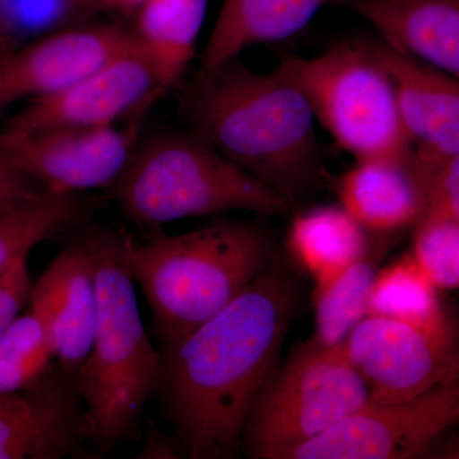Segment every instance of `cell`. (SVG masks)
<instances>
[{
	"instance_id": "obj_1",
	"label": "cell",
	"mask_w": 459,
	"mask_h": 459,
	"mask_svg": "<svg viewBox=\"0 0 459 459\" xmlns=\"http://www.w3.org/2000/svg\"><path fill=\"white\" fill-rule=\"evenodd\" d=\"M285 264L272 259L249 286L161 352L156 392L180 457L237 458L253 404L279 367L298 304Z\"/></svg>"
},
{
	"instance_id": "obj_2",
	"label": "cell",
	"mask_w": 459,
	"mask_h": 459,
	"mask_svg": "<svg viewBox=\"0 0 459 459\" xmlns=\"http://www.w3.org/2000/svg\"><path fill=\"white\" fill-rule=\"evenodd\" d=\"M179 108L189 131L292 208L327 177L309 102L276 68L259 74L240 56L199 65L180 83Z\"/></svg>"
},
{
	"instance_id": "obj_3",
	"label": "cell",
	"mask_w": 459,
	"mask_h": 459,
	"mask_svg": "<svg viewBox=\"0 0 459 459\" xmlns=\"http://www.w3.org/2000/svg\"><path fill=\"white\" fill-rule=\"evenodd\" d=\"M120 255L165 347L221 312L276 255L262 222L230 220L179 235L157 230L146 243L120 231Z\"/></svg>"
},
{
	"instance_id": "obj_4",
	"label": "cell",
	"mask_w": 459,
	"mask_h": 459,
	"mask_svg": "<svg viewBox=\"0 0 459 459\" xmlns=\"http://www.w3.org/2000/svg\"><path fill=\"white\" fill-rule=\"evenodd\" d=\"M95 261L98 316L89 358L77 376L90 443L98 453L140 437L144 407L156 392L161 353L151 343L134 281L120 255V231H84Z\"/></svg>"
},
{
	"instance_id": "obj_5",
	"label": "cell",
	"mask_w": 459,
	"mask_h": 459,
	"mask_svg": "<svg viewBox=\"0 0 459 459\" xmlns=\"http://www.w3.org/2000/svg\"><path fill=\"white\" fill-rule=\"evenodd\" d=\"M126 219L159 230L190 217L247 211L282 216L292 205L189 131H164L138 141L126 170L108 189Z\"/></svg>"
},
{
	"instance_id": "obj_6",
	"label": "cell",
	"mask_w": 459,
	"mask_h": 459,
	"mask_svg": "<svg viewBox=\"0 0 459 459\" xmlns=\"http://www.w3.org/2000/svg\"><path fill=\"white\" fill-rule=\"evenodd\" d=\"M274 68L301 91L316 122L353 159L412 152L394 81L369 40L338 42L316 56L283 54Z\"/></svg>"
},
{
	"instance_id": "obj_7",
	"label": "cell",
	"mask_w": 459,
	"mask_h": 459,
	"mask_svg": "<svg viewBox=\"0 0 459 459\" xmlns=\"http://www.w3.org/2000/svg\"><path fill=\"white\" fill-rule=\"evenodd\" d=\"M370 401L369 389L340 346L310 338L279 364L258 394L243 435V453L283 459L336 427Z\"/></svg>"
},
{
	"instance_id": "obj_8",
	"label": "cell",
	"mask_w": 459,
	"mask_h": 459,
	"mask_svg": "<svg viewBox=\"0 0 459 459\" xmlns=\"http://www.w3.org/2000/svg\"><path fill=\"white\" fill-rule=\"evenodd\" d=\"M344 350L369 389L371 402L412 400L459 377V318L437 328L367 316Z\"/></svg>"
},
{
	"instance_id": "obj_9",
	"label": "cell",
	"mask_w": 459,
	"mask_h": 459,
	"mask_svg": "<svg viewBox=\"0 0 459 459\" xmlns=\"http://www.w3.org/2000/svg\"><path fill=\"white\" fill-rule=\"evenodd\" d=\"M459 424V377L403 402L367 404L283 459H403Z\"/></svg>"
},
{
	"instance_id": "obj_10",
	"label": "cell",
	"mask_w": 459,
	"mask_h": 459,
	"mask_svg": "<svg viewBox=\"0 0 459 459\" xmlns=\"http://www.w3.org/2000/svg\"><path fill=\"white\" fill-rule=\"evenodd\" d=\"M166 91L155 65L137 44L66 89L32 100L2 128L20 134L107 128L146 115Z\"/></svg>"
},
{
	"instance_id": "obj_11",
	"label": "cell",
	"mask_w": 459,
	"mask_h": 459,
	"mask_svg": "<svg viewBox=\"0 0 459 459\" xmlns=\"http://www.w3.org/2000/svg\"><path fill=\"white\" fill-rule=\"evenodd\" d=\"M144 115L128 126L12 133L0 128V153L51 192L110 189L126 170Z\"/></svg>"
},
{
	"instance_id": "obj_12",
	"label": "cell",
	"mask_w": 459,
	"mask_h": 459,
	"mask_svg": "<svg viewBox=\"0 0 459 459\" xmlns=\"http://www.w3.org/2000/svg\"><path fill=\"white\" fill-rule=\"evenodd\" d=\"M137 45L132 27H66L0 56V110L48 98Z\"/></svg>"
},
{
	"instance_id": "obj_13",
	"label": "cell",
	"mask_w": 459,
	"mask_h": 459,
	"mask_svg": "<svg viewBox=\"0 0 459 459\" xmlns=\"http://www.w3.org/2000/svg\"><path fill=\"white\" fill-rule=\"evenodd\" d=\"M86 443L77 379L59 365L27 388L0 395V459H62Z\"/></svg>"
},
{
	"instance_id": "obj_14",
	"label": "cell",
	"mask_w": 459,
	"mask_h": 459,
	"mask_svg": "<svg viewBox=\"0 0 459 459\" xmlns=\"http://www.w3.org/2000/svg\"><path fill=\"white\" fill-rule=\"evenodd\" d=\"M27 307L49 329L60 369L77 379L92 347L98 316L95 261L84 232L32 283Z\"/></svg>"
},
{
	"instance_id": "obj_15",
	"label": "cell",
	"mask_w": 459,
	"mask_h": 459,
	"mask_svg": "<svg viewBox=\"0 0 459 459\" xmlns=\"http://www.w3.org/2000/svg\"><path fill=\"white\" fill-rule=\"evenodd\" d=\"M369 44L394 81L413 152L429 160L459 155V80L380 39Z\"/></svg>"
},
{
	"instance_id": "obj_16",
	"label": "cell",
	"mask_w": 459,
	"mask_h": 459,
	"mask_svg": "<svg viewBox=\"0 0 459 459\" xmlns=\"http://www.w3.org/2000/svg\"><path fill=\"white\" fill-rule=\"evenodd\" d=\"M334 189L340 204L370 234H398L415 226L427 208L412 152L355 160Z\"/></svg>"
},
{
	"instance_id": "obj_17",
	"label": "cell",
	"mask_w": 459,
	"mask_h": 459,
	"mask_svg": "<svg viewBox=\"0 0 459 459\" xmlns=\"http://www.w3.org/2000/svg\"><path fill=\"white\" fill-rule=\"evenodd\" d=\"M380 40L459 80V0H353Z\"/></svg>"
},
{
	"instance_id": "obj_18",
	"label": "cell",
	"mask_w": 459,
	"mask_h": 459,
	"mask_svg": "<svg viewBox=\"0 0 459 459\" xmlns=\"http://www.w3.org/2000/svg\"><path fill=\"white\" fill-rule=\"evenodd\" d=\"M353 0H223L201 56L212 66L240 56L255 45L291 38L323 8L351 5Z\"/></svg>"
},
{
	"instance_id": "obj_19",
	"label": "cell",
	"mask_w": 459,
	"mask_h": 459,
	"mask_svg": "<svg viewBox=\"0 0 459 459\" xmlns=\"http://www.w3.org/2000/svg\"><path fill=\"white\" fill-rule=\"evenodd\" d=\"M369 235L342 205H316L296 214L287 234V247L316 286L323 285L368 252Z\"/></svg>"
},
{
	"instance_id": "obj_20",
	"label": "cell",
	"mask_w": 459,
	"mask_h": 459,
	"mask_svg": "<svg viewBox=\"0 0 459 459\" xmlns=\"http://www.w3.org/2000/svg\"><path fill=\"white\" fill-rule=\"evenodd\" d=\"M210 0H147L135 12V40L166 90L181 83L195 56Z\"/></svg>"
},
{
	"instance_id": "obj_21",
	"label": "cell",
	"mask_w": 459,
	"mask_h": 459,
	"mask_svg": "<svg viewBox=\"0 0 459 459\" xmlns=\"http://www.w3.org/2000/svg\"><path fill=\"white\" fill-rule=\"evenodd\" d=\"M392 237L377 234L359 261L334 279L314 287V340L325 346H340L368 316L377 264L391 249Z\"/></svg>"
},
{
	"instance_id": "obj_22",
	"label": "cell",
	"mask_w": 459,
	"mask_h": 459,
	"mask_svg": "<svg viewBox=\"0 0 459 459\" xmlns=\"http://www.w3.org/2000/svg\"><path fill=\"white\" fill-rule=\"evenodd\" d=\"M90 212L80 195L49 192L31 204L0 216V274L29 258L42 241L77 228Z\"/></svg>"
},
{
	"instance_id": "obj_23",
	"label": "cell",
	"mask_w": 459,
	"mask_h": 459,
	"mask_svg": "<svg viewBox=\"0 0 459 459\" xmlns=\"http://www.w3.org/2000/svg\"><path fill=\"white\" fill-rule=\"evenodd\" d=\"M437 291L412 255L402 256L377 271L371 286L368 316L421 327H442L451 316L443 309Z\"/></svg>"
},
{
	"instance_id": "obj_24",
	"label": "cell",
	"mask_w": 459,
	"mask_h": 459,
	"mask_svg": "<svg viewBox=\"0 0 459 459\" xmlns=\"http://www.w3.org/2000/svg\"><path fill=\"white\" fill-rule=\"evenodd\" d=\"M56 364L49 329L40 314L27 307L0 337V395L27 388Z\"/></svg>"
},
{
	"instance_id": "obj_25",
	"label": "cell",
	"mask_w": 459,
	"mask_h": 459,
	"mask_svg": "<svg viewBox=\"0 0 459 459\" xmlns=\"http://www.w3.org/2000/svg\"><path fill=\"white\" fill-rule=\"evenodd\" d=\"M82 18L69 0H0V56Z\"/></svg>"
},
{
	"instance_id": "obj_26",
	"label": "cell",
	"mask_w": 459,
	"mask_h": 459,
	"mask_svg": "<svg viewBox=\"0 0 459 459\" xmlns=\"http://www.w3.org/2000/svg\"><path fill=\"white\" fill-rule=\"evenodd\" d=\"M412 253L437 290L459 289V221L428 210L415 225Z\"/></svg>"
},
{
	"instance_id": "obj_27",
	"label": "cell",
	"mask_w": 459,
	"mask_h": 459,
	"mask_svg": "<svg viewBox=\"0 0 459 459\" xmlns=\"http://www.w3.org/2000/svg\"><path fill=\"white\" fill-rule=\"evenodd\" d=\"M412 159L427 195L425 211H439L459 221V155L429 160L412 152Z\"/></svg>"
},
{
	"instance_id": "obj_28",
	"label": "cell",
	"mask_w": 459,
	"mask_h": 459,
	"mask_svg": "<svg viewBox=\"0 0 459 459\" xmlns=\"http://www.w3.org/2000/svg\"><path fill=\"white\" fill-rule=\"evenodd\" d=\"M32 283L29 258L21 259L0 274V337L29 305Z\"/></svg>"
},
{
	"instance_id": "obj_29",
	"label": "cell",
	"mask_w": 459,
	"mask_h": 459,
	"mask_svg": "<svg viewBox=\"0 0 459 459\" xmlns=\"http://www.w3.org/2000/svg\"><path fill=\"white\" fill-rule=\"evenodd\" d=\"M51 192L0 153V216Z\"/></svg>"
},
{
	"instance_id": "obj_30",
	"label": "cell",
	"mask_w": 459,
	"mask_h": 459,
	"mask_svg": "<svg viewBox=\"0 0 459 459\" xmlns=\"http://www.w3.org/2000/svg\"><path fill=\"white\" fill-rule=\"evenodd\" d=\"M146 2L147 0H101V9L137 12Z\"/></svg>"
},
{
	"instance_id": "obj_31",
	"label": "cell",
	"mask_w": 459,
	"mask_h": 459,
	"mask_svg": "<svg viewBox=\"0 0 459 459\" xmlns=\"http://www.w3.org/2000/svg\"><path fill=\"white\" fill-rule=\"evenodd\" d=\"M69 2L83 17L101 9V0H69Z\"/></svg>"
}]
</instances>
